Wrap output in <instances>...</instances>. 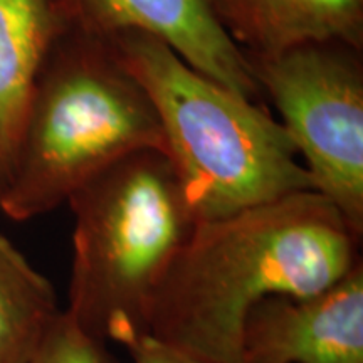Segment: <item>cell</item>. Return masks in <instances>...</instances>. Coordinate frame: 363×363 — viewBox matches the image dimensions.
Wrapping results in <instances>:
<instances>
[{"instance_id": "cell-1", "label": "cell", "mask_w": 363, "mask_h": 363, "mask_svg": "<svg viewBox=\"0 0 363 363\" xmlns=\"http://www.w3.org/2000/svg\"><path fill=\"white\" fill-rule=\"evenodd\" d=\"M360 242L315 190L199 222L158 286L147 331L202 362L244 363L252 308L328 289L362 261Z\"/></svg>"}, {"instance_id": "cell-2", "label": "cell", "mask_w": 363, "mask_h": 363, "mask_svg": "<svg viewBox=\"0 0 363 363\" xmlns=\"http://www.w3.org/2000/svg\"><path fill=\"white\" fill-rule=\"evenodd\" d=\"M108 40L155 108L165 153L199 222L313 190L291 138L264 106L194 69L152 35Z\"/></svg>"}, {"instance_id": "cell-3", "label": "cell", "mask_w": 363, "mask_h": 363, "mask_svg": "<svg viewBox=\"0 0 363 363\" xmlns=\"http://www.w3.org/2000/svg\"><path fill=\"white\" fill-rule=\"evenodd\" d=\"M140 150L165 152L157 111L108 39L67 29L35 83L0 212H52L99 172Z\"/></svg>"}, {"instance_id": "cell-4", "label": "cell", "mask_w": 363, "mask_h": 363, "mask_svg": "<svg viewBox=\"0 0 363 363\" xmlns=\"http://www.w3.org/2000/svg\"><path fill=\"white\" fill-rule=\"evenodd\" d=\"M66 203L74 224L65 311L103 343L147 331L158 286L199 224L174 163L160 150L130 153Z\"/></svg>"}, {"instance_id": "cell-5", "label": "cell", "mask_w": 363, "mask_h": 363, "mask_svg": "<svg viewBox=\"0 0 363 363\" xmlns=\"http://www.w3.org/2000/svg\"><path fill=\"white\" fill-rule=\"evenodd\" d=\"M345 43H311L246 56L257 88L276 106L313 190L363 235V61Z\"/></svg>"}, {"instance_id": "cell-6", "label": "cell", "mask_w": 363, "mask_h": 363, "mask_svg": "<svg viewBox=\"0 0 363 363\" xmlns=\"http://www.w3.org/2000/svg\"><path fill=\"white\" fill-rule=\"evenodd\" d=\"M69 29L110 39L152 35L194 69L257 101L261 91L247 57L225 34L208 0H57Z\"/></svg>"}, {"instance_id": "cell-7", "label": "cell", "mask_w": 363, "mask_h": 363, "mask_svg": "<svg viewBox=\"0 0 363 363\" xmlns=\"http://www.w3.org/2000/svg\"><path fill=\"white\" fill-rule=\"evenodd\" d=\"M244 363H363V262L325 291L267 296L247 315Z\"/></svg>"}, {"instance_id": "cell-8", "label": "cell", "mask_w": 363, "mask_h": 363, "mask_svg": "<svg viewBox=\"0 0 363 363\" xmlns=\"http://www.w3.org/2000/svg\"><path fill=\"white\" fill-rule=\"evenodd\" d=\"M67 29L57 0H0V199L11 184L40 69Z\"/></svg>"}, {"instance_id": "cell-9", "label": "cell", "mask_w": 363, "mask_h": 363, "mask_svg": "<svg viewBox=\"0 0 363 363\" xmlns=\"http://www.w3.org/2000/svg\"><path fill=\"white\" fill-rule=\"evenodd\" d=\"M225 34L246 56H271L311 43L363 51V0H208Z\"/></svg>"}, {"instance_id": "cell-10", "label": "cell", "mask_w": 363, "mask_h": 363, "mask_svg": "<svg viewBox=\"0 0 363 363\" xmlns=\"http://www.w3.org/2000/svg\"><path fill=\"white\" fill-rule=\"evenodd\" d=\"M61 311L51 281L0 233V363H33Z\"/></svg>"}, {"instance_id": "cell-11", "label": "cell", "mask_w": 363, "mask_h": 363, "mask_svg": "<svg viewBox=\"0 0 363 363\" xmlns=\"http://www.w3.org/2000/svg\"><path fill=\"white\" fill-rule=\"evenodd\" d=\"M33 363H115L106 343L84 333L62 310L44 338Z\"/></svg>"}, {"instance_id": "cell-12", "label": "cell", "mask_w": 363, "mask_h": 363, "mask_svg": "<svg viewBox=\"0 0 363 363\" xmlns=\"http://www.w3.org/2000/svg\"><path fill=\"white\" fill-rule=\"evenodd\" d=\"M110 342L121 345L133 363H207L162 342L143 330H120L113 335Z\"/></svg>"}]
</instances>
